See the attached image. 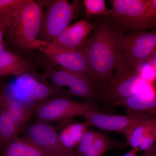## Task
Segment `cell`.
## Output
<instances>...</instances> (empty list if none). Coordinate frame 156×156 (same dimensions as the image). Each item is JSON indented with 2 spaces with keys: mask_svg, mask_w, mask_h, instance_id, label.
<instances>
[{
  "mask_svg": "<svg viewBox=\"0 0 156 156\" xmlns=\"http://www.w3.org/2000/svg\"><path fill=\"white\" fill-rule=\"evenodd\" d=\"M146 60L156 67V51Z\"/></svg>",
  "mask_w": 156,
  "mask_h": 156,
  "instance_id": "29",
  "label": "cell"
},
{
  "mask_svg": "<svg viewBox=\"0 0 156 156\" xmlns=\"http://www.w3.org/2000/svg\"><path fill=\"white\" fill-rule=\"evenodd\" d=\"M136 69L139 75L144 80L156 85V67L150 62L146 60L140 65Z\"/></svg>",
  "mask_w": 156,
  "mask_h": 156,
  "instance_id": "24",
  "label": "cell"
},
{
  "mask_svg": "<svg viewBox=\"0 0 156 156\" xmlns=\"http://www.w3.org/2000/svg\"><path fill=\"white\" fill-rule=\"evenodd\" d=\"M17 11L9 14L0 15V44H4V36L6 35L11 18Z\"/></svg>",
  "mask_w": 156,
  "mask_h": 156,
  "instance_id": "26",
  "label": "cell"
},
{
  "mask_svg": "<svg viewBox=\"0 0 156 156\" xmlns=\"http://www.w3.org/2000/svg\"><path fill=\"white\" fill-rule=\"evenodd\" d=\"M97 106L89 101H77L67 97L56 98L41 103L36 108L39 121L46 123L70 120L75 117H84Z\"/></svg>",
  "mask_w": 156,
  "mask_h": 156,
  "instance_id": "7",
  "label": "cell"
},
{
  "mask_svg": "<svg viewBox=\"0 0 156 156\" xmlns=\"http://www.w3.org/2000/svg\"><path fill=\"white\" fill-rule=\"evenodd\" d=\"M137 152L138 151L136 150L132 149L130 151L128 152L123 156H139L137 155Z\"/></svg>",
  "mask_w": 156,
  "mask_h": 156,
  "instance_id": "30",
  "label": "cell"
},
{
  "mask_svg": "<svg viewBox=\"0 0 156 156\" xmlns=\"http://www.w3.org/2000/svg\"><path fill=\"white\" fill-rule=\"evenodd\" d=\"M76 5L66 0L45 1L46 10L38 40L49 42L61 33L73 19Z\"/></svg>",
  "mask_w": 156,
  "mask_h": 156,
  "instance_id": "6",
  "label": "cell"
},
{
  "mask_svg": "<svg viewBox=\"0 0 156 156\" xmlns=\"http://www.w3.org/2000/svg\"><path fill=\"white\" fill-rule=\"evenodd\" d=\"M149 12L156 24V0H148Z\"/></svg>",
  "mask_w": 156,
  "mask_h": 156,
  "instance_id": "27",
  "label": "cell"
},
{
  "mask_svg": "<svg viewBox=\"0 0 156 156\" xmlns=\"http://www.w3.org/2000/svg\"><path fill=\"white\" fill-rule=\"evenodd\" d=\"M87 16L99 15L111 17L112 11L107 7L104 0H84Z\"/></svg>",
  "mask_w": 156,
  "mask_h": 156,
  "instance_id": "22",
  "label": "cell"
},
{
  "mask_svg": "<svg viewBox=\"0 0 156 156\" xmlns=\"http://www.w3.org/2000/svg\"><path fill=\"white\" fill-rule=\"evenodd\" d=\"M4 99V93L0 92V114L3 109Z\"/></svg>",
  "mask_w": 156,
  "mask_h": 156,
  "instance_id": "31",
  "label": "cell"
},
{
  "mask_svg": "<svg viewBox=\"0 0 156 156\" xmlns=\"http://www.w3.org/2000/svg\"><path fill=\"white\" fill-rule=\"evenodd\" d=\"M94 27L87 20H79L69 26L49 42V44L62 50H74L83 48L88 41V36Z\"/></svg>",
  "mask_w": 156,
  "mask_h": 156,
  "instance_id": "12",
  "label": "cell"
},
{
  "mask_svg": "<svg viewBox=\"0 0 156 156\" xmlns=\"http://www.w3.org/2000/svg\"><path fill=\"white\" fill-rule=\"evenodd\" d=\"M143 156H156V139L152 147L149 151L144 153Z\"/></svg>",
  "mask_w": 156,
  "mask_h": 156,
  "instance_id": "28",
  "label": "cell"
},
{
  "mask_svg": "<svg viewBox=\"0 0 156 156\" xmlns=\"http://www.w3.org/2000/svg\"><path fill=\"white\" fill-rule=\"evenodd\" d=\"M24 138L41 150L45 156H63L69 151L62 145L55 128L41 121L28 126Z\"/></svg>",
  "mask_w": 156,
  "mask_h": 156,
  "instance_id": "10",
  "label": "cell"
},
{
  "mask_svg": "<svg viewBox=\"0 0 156 156\" xmlns=\"http://www.w3.org/2000/svg\"><path fill=\"white\" fill-rule=\"evenodd\" d=\"M119 145V143L111 139L107 134L98 132L93 143L84 156H103L109 150Z\"/></svg>",
  "mask_w": 156,
  "mask_h": 156,
  "instance_id": "21",
  "label": "cell"
},
{
  "mask_svg": "<svg viewBox=\"0 0 156 156\" xmlns=\"http://www.w3.org/2000/svg\"><path fill=\"white\" fill-rule=\"evenodd\" d=\"M32 64L14 52L5 50L0 53V77H19L31 70Z\"/></svg>",
  "mask_w": 156,
  "mask_h": 156,
  "instance_id": "16",
  "label": "cell"
},
{
  "mask_svg": "<svg viewBox=\"0 0 156 156\" xmlns=\"http://www.w3.org/2000/svg\"><path fill=\"white\" fill-rule=\"evenodd\" d=\"M89 127L86 122L68 124L58 134L62 145L67 150L74 149Z\"/></svg>",
  "mask_w": 156,
  "mask_h": 156,
  "instance_id": "18",
  "label": "cell"
},
{
  "mask_svg": "<svg viewBox=\"0 0 156 156\" xmlns=\"http://www.w3.org/2000/svg\"><path fill=\"white\" fill-rule=\"evenodd\" d=\"M151 115L143 112H130L125 115L107 114L96 106L87 112L83 118L90 127L124 135L136 123Z\"/></svg>",
  "mask_w": 156,
  "mask_h": 156,
  "instance_id": "9",
  "label": "cell"
},
{
  "mask_svg": "<svg viewBox=\"0 0 156 156\" xmlns=\"http://www.w3.org/2000/svg\"><path fill=\"white\" fill-rule=\"evenodd\" d=\"M58 69L59 70L56 71L51 68L47 74L55 87L69 88V91L64 95L89 100L96 99L100 92V86L97 83L83 74L60 68Z\"/></svg>",
  "mask_w": 156,
  "mask_h": 156,
  "instance_id": "8",
  "label": "cell"
},
{
  "mask_svg": "<svg viewBox=\"0 0 156 156\" xmlns=\"http://www.w3.org/2000/svg\"><path fill=\"white\" fill-rule=\"evenodd\" d=\"M18 77L19 79L15 83V88L18 89L16 91H24L25 92L23 93L24 94L29 95L34 100L40 101L41 103L44 102L45 99L56 92H61L55 88L49 87L38 82L28 74H25Z\"/></svg>",
  "mask_w": 156,
  "mask_h": 156,
  "instance_id": "14",
  "label": "cell"
},
{
  "mask_svg": "<svg viewBox=\"0 0 156 156\" xmlns=\"http://www.w3.org/2000/svg\"><path fill=\"white\" fill-rule=\"evenodd\" d=\"M23 128L14 122L3 108L0 114V146L5 147L18 136Z\"/></svg>",
  "mask_w": 156,
  "mask_h": 156,
  "instance_id": "20",
  "label": "cell"
},
{
  "mask_svg": "<svg viewBox=\"0 0 156 156\" xmlns=\"http://www.w3.org/2000/svg\"><path fill=\"white\" fill-rule=\"evenodd\" d=\"M127 145L137 151L147 152L156 139V117L151 116L136 123L124 134Z\"/></svg>",
  "mask_w": 156,
  "mask_h": 156,
  "instance_id": "13",
  "label": "cell"
},
{
  "mask_svg": "<svg viewBox=\"0 0 156 156\" xmlns=\"http://www.w3.org/2000/svg\"><path fill=\"white\" fill-rule=\"evenodd\" d=\"M112 105L126 108L128 113H146L156 117V91L154 93L137 94L117 101Z\"/></svg>",
  "mask_w": 156,
  "mask_h": 156,
  "instance_id": "15",
  "label": "cell"
},
{
  "mask_svg": "<svg viewBox=\"0 0 156 156\" xmlns=\"http://www.w3.org/2000/svg\"><path fill=\"white\" fill-rule=\"evenodd\" d=\"M111 17L126 28L136 32L156 29L148 0H111Z\"/></svg>",
  "mask_w": 156,
  "mask_h": 156,
  "instance_id": "4",
  "label": "cell"
},
{
  "mask_svg": "<svg viewBox=\"0 0 156 156\" xmlns=\"http://www.w3.org/2000/svg\"><path fill=\"white\" fill-rule=\"evenodd\" d=\"M3 108L7 111L11 119L22 128L29 121L32 113L29 107L5 93H4Z\"/></svg>",
  "mask_w": 156,
  "mask_h": 156,
  "instance_id": "17",
  "label": "cell"
},
{
  "mask_svg": "<svg viewBox=\"0 0 156 156\" xmlns=\"http://www.w3.org/2000/svg\"><path fill=\"white\" fill-rule=\"evenodd\" d=\"M156 85L142 79L137 69L118 66L110 80L98 94L96 100L103 103H111L133 95L156 92Z\"/></svg>",
  "mask_w": 156,
  "mask_h": 156,
  "instance_id": "3",
  "label": "cell"
},
{
  "mask_svg": "<svg viewBox=\"0 0 156 156\" xmlns=\"http://www.w3.org/2000/svg\"><path fill=\"white\" fill-rule=\"evenodd\" d=\"M5 50V48H4V44H0V53Z\"/></svg>",
  "mask_w": 156,
  "mask_h": 156,
  "instance_id": "33",
  "label": "cell"
},
{
  "mask_svg": "<svg viewBox=\"0 0 156 156\" xmlns=\"http://www.w3.org/2000/svg\"><path fill=\"white\" fill-rule=\"evenodd\" d=\"M45 6V1L28 0L13 15L6 34L17 48L39 50L44 43L38 37Z\"/></svg>",
  "mask_w": 156,
  "mask_h": 156,
  "instance_id": "2",
  "label": "cell"
},
{
  "mask_svg": "<svg viewBox=\"0 0 156 156\" xmlns=\"http://www.w3.org/2000/svg\"><path fill=\"white\" fill-rule=\"evenodd\" d=\"M27 2L28 0H0V15L15 12Z\"/></svg>",
  "mask_w": 156,
  "mask_h": 156,
  "instance_id": "25",
  "label": "cell"
},
{
  "mask_svg": "<svg viewBox=\"0 0 156 156\" xmlns=\"http://www.w3.org/2000/svg\"><path fill=\"white\" fill-rule=\"evenodd\" d=\"M124 37L119 29L102 23L94 27L84 46L90 79L100 87L106 86L119 64Z\"/></svg>",
  "mask_w": 156,
  "mask_h": 156,
  "instance_id": "1",
  "label": "cell"
},
{
  "mask_svg": "<svg viewBox=\"0 0 156 156\" xmlns=\"http://www.w3.org/2000/svg\"><path fill=\"white\" fill-rule=\"evenodd\" d=\"M39 50L47 55L58 67L83 74L90 78V69L84 47L74 50H58L50 46L49 42L44 41Z\"/></svg>",
  "mask_w": 156,
  "mask_h": 156,
  "instance_id": "11",
  "label": "cell"
},
{
  "mask_svg": "<svg viewBox=\"0 0 156 156\" xmlns=\"http://www.w3.org/2000/svg\"><path fill=\"white\" fill-rule=\"evenodd\" d=\"M156 51V29L136 32L124 37L118 66L136 69Z\"/></svg>",
  "mask_w": 156,
  "mask_h": 156,
  "instance_id": "5",
  "label": "cell"
},
{
  "mask_svg": "<svg viewBox=\"0 0 156 156\" xmlns=\"http://www.w3.org/2000/svg\"><path fill=\"white\" fill-rule=\"evenodd\" d=\"M98 131L89 127L84 133L80 141L75 148L77 156H84L91 146Z\"/></svg>",
  "mask_w": 156,
  "mask_h": 156,
  "instance_id": "23",
  "label": "cell"
},
{
  "mask_svg": "<svg viewBox=\"0 0 156 156\" xmlns=\"http://www.w3.org/2000/svg\"><path fill=\"white\" fill-rule=\"evenodd\" d=\"M5 147L3 156H45L41 150L24 137L17 136Z\"/></svg>",
  "mask_w": 156,
  "mask_h": 156,
  "instance_id": "19",
  "label": "cell"
},
{
  "mask_svg": "<svg viewBox=\"0 0 156 156\" xmlns=\"http://www.w3.org/2000/svg\"><path fill=\"white\" fill-rule=\"evenodd\" d=\"M63 156H77L76 154L75 150L74 149L68 151Z\"/></svg>",
  "mask_w": 156,
  "mask_h": 156,
  "instance_id": "32",
  "label": "cell"
}]
</instances>
